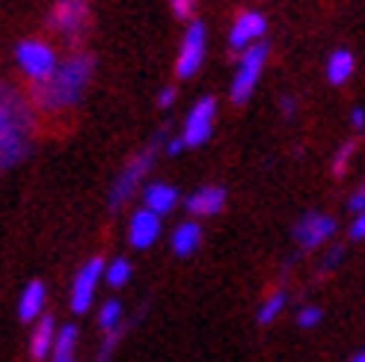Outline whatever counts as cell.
I'll use <instances>...</instances> for the list:
<instances>
[{
    "mask_svg": "<svg viewBox=\"0 0 365 362\" xmlns=\"http://www.w3.org/2000/svg\"><path fill=\"white\" fill-rule=\"evenodd\" d=\"M96 75V60L89 53H71L63 63H57V68L42 81V83H33V104L45 113H60L75 107L89 81Z\"/></svg>",
    "mask_w": 365,
    "mask_h": 362,
    "instance_id": "6da1fadb",
    "label": "cell"
},
{
    "mask_svg": "<svg viewBox=\"0 0 365 362\" xmlns=\"http://www.w3.org/2000/svg\"><path fill=\"white\" fill-rule=\"evenodd\" d=\"M33 110L15 86L0 83V172L21 164L30 152Z\"/></svg>",
    "mask_w": 365,
    "mask_h": 362,
    "instance_id": "7a4b0ae2",
    "label": "cell"
},
{
    "mask_svg": "<svg viewBox=\"0 0 365 362\" xmlns=\"http://www.w3.org/2000/svg\"><path fill=\"white\" fill-rule=\"evenodd\" d=\"M51 27L63 39L81 42L89 30V4L86 0H57L51 9Z\"/></svg>",
    "mask_w": 365,
    "mask_h": 362,
    "instance_id": "3957f363",
    "label": "cell"
},
{
    "mask_svg": "<svg viewBox=\"0 0 365 362\" xmlns=\"http://www.w3.org/2000/svg\"><path fill=\"white\" fill-rule=\"evenodd\" d=\"M264 63H267V45H250L241 53L238 71H235V81H232V101L235 104L250 101L255 83H259V78H262Z\"/></svg>",
    "mask_w": 365,
    "mask_h": 362,
    "instance_id": "277c9868",
    "label": "cell"
},
{
    "mask_svg": "<svg viewBox=\"0 0 365 362\" xmlns=\"http://www.w3.org/2000/svg\"><path fill=\"white\" fill-rule=\"evenodd\" d=\"M18 57V66H21V71L33 81V83H42L53 68H57V53H53V48L48 42H39V39H27L18 45L15 51Z\"/></svg>",
    "mask_w": 365,
    "mask_h": 362,
    "instance_id": "5b68a950",
    "label": "cell"
},
{
    "mask_svg": "<svg viewBox=\"0 0 365 362\" xmlns=\"http://www.w3.org/2000/svg\"><path fill=\"white\" fill-rule=\"evenodd\" d=\"M205 24L193 21L190 30L185 33V42H181V51H178V60H175V75L178 78H193L199 68H202V60H205Z\"/></svg>",
    "mask_w": 365,
    "mask_h": 362,
    "instance_id": "8992f818",
    "label": "cell"
},
{
    "mask_svg": "<svg viewBox=\"0 0 365 362\" xmlns=\"http://www.w3.org/2000/svg\"><path fill=\"white\" fill-rule=\"evenodd\" d=\"M152 167H155V149H145L143 155H137V157L131 160V164H128V167L122 170V175L116 178V185H113V196H110V205H113V208L125 205L128 199H131V196L137 193L143 175L149 172Z\"/></svg>",
    "mask_w": 365,
    "mask_h": 362,
    "instance_id": "52a82bcc",
    "label": "cell"
},
{
    "mask_svg": "<svg viewBox=\"0 0 365 362\" xmlns=\"http://www.w3.org/2000/svg\"><path fill=\"white\" fill-rule=\"evenodd\" d=\"M101 276H104V262L101 259L86 262L78 270V274H75V282H71V312H75V315L89 312V306H93V297H96V288H98V279Z\"/></svg>",
    "mask_w": 365,
    "mask_h": 362,
    "instance_id": "ba28073f",
    "label": "cell"
},
{
    "mask_svg": "<svg viewBox=\"0 0 365 362\" xmlns=\"http://www.w3.org/2000/svg\"><path fill=\"white\" fill-rule=\"evenodd\" d=\"M214 116H217V101L214 98H202L199 104H193V110L187 116V125H185V146H202L208 143L211 131H214Z\"/></svg>",
    "mask_w": 365,
    "mask_h": 362,
    "instance_id": "9c48e42d",
    "label": "cell"
},
{
    "mask_svg": "<svg viewBox=\"0 0 365 362\" xmlns=\"http://www.w3.org/2000/svg\"><path fill=\"white\" fill-rule=\"evenodd\" d=\"M336 220L330 214H306L303 220L294 226V238L303 249H312V247H321L324 241H330L336 234Z\"/></svg>",
    "mask_w": 365,
    "mask_h": 362,
    "instance_id": "30bf717a",
    "label": "cell"
},
{
    "mask_svg": "<svg viewBox=\"0 0 365 362\" xmlns=\"http://www.w3.org/2000/svg\"><path fill=\"white\" fill-rule=\"evenodd\" d=\"M160 229H163L160 217L152 214V211H145V208H140L131 217V223H128V241H131L134 249H149L160 238Z\"/></svg>",
    "mask_w": 365,
    "mask_h": 362,
    "instance_id": "8fae6325",
    "label": "cell"
},
{
    "mask_svg": "<svg viewBox=\"0 0 365 362\" xmlns=\"http://www.w3.org/2000/svg\"><path fill=\"white\" fill-rule=\"evenodd\" d=\"M264 30H267L264 15H259V12H241L238 21H235V27H232L229 45H232L235 51H247L255 39H262Z\"/></svg>",
    "mask_w": 365,
    "mask_h": 362,
    "instance_id": "7c38bea8",
    "label": "cell"
},
{
    "mask_svg": "<svg viewBox=\"0 0 365 362\" xmlns=\"http://www.w3.org/2000/svg\"><path fill=\"white\" fill-rule=\"evenodd\" d=\"M175 205H178V190H175L173 185L152 181V185L143 190V208L152 211V214H158V217L175 211Z\"/></svg>",
    "mask_w": 365,
    "mask_h": 362,
    "instance_id": "4fadbf2b",
    "label": "cell"
},
{
    "mask_svg": "<svg viewBox=\"0 0 365 362\" xmlns=\"http://www.w3.org/2000/svg\"><path fill=\"white\" fill-rule=\"evenodd\" d=\"M226 205V190L223 187H202L187 199V211L193 217H214Z\"/></svg>",
    "mask_w": 365,
    "mask_h": 362,
    "instance_id": "5bb4252c",
    "label": "cell"
},
{
    "mask_svg": "<svg viewBox=\"0 0 365 362\" xmlns=\"http://www.w3.org/2000/svg\"><path fill=\"white\" fill-rule=\"evenodd\" d=\"M53 336H57V321H53L51 315L36 318V330H33V338H30V356L36 362H42V359L51 356Z\"/></svg>",
    "mask_w": 365,
    "mask_h": 362,
    "instance_id": "9a60e30c",
    "label": "cell"
},
{
    "mask_svg": "<svg viewBox=\"0 0 365 362\" xmlns=\"http://www.w3.org/2000/svg\"><path fill=\"white\" fill-rule=\"evenodd\" d=\"M45 300H48V291H45V285L42 282H30L24 288V294H21V303H18V318H21L24 324L36 321V318H42L45 312Z\"/></svg>",
    "mask_w": 365,
    "mask_h": 362,
    "instance_id": "2e32d148",
    "label": "cell"
},
{
    "mask_svg": "<svg viewBox=\"0 0 365 362\" xmlns=\"http://www.w3.org/2000/svg\"><path fill=\"white\" fill-rule=\"evenodd\" d=\"M199 244H202V229H199V223H181V226H175V232H173L175 256H193V252L199 249Z\"/></svg>",
    "mask_w": 365,
    "mask_h": 362,
    "instance_id": "e0dca14e",
    "label": "cell"
},
{
    "mask_svg": "<svg viewBox=\"0 0 365 362\" xmlns=\"http://www.w3.org/2000/svg\"><path fill=\"white\" fill-rule=\"evenodd\" d=\"M75 341H78V327L75 324H66L53 336V348H51V359L53 362H75Z\"/></svg>",
    "mask_w": 365,
    "mask_h": 362,
    "instance_id": "ac0fdd59",
    "label": "cell"
},
{
    "mask_svg": "<svg viewBox=\"0 0 365 362\" xmlns=\"http://www.w3.org/2000/svg\"><path fill=\"white\" fill-rule=\"evenodd\" d=\"M354 68H356L354 53H351V51H336L333 57H330V66H327V78H330V83L341 86V83L351 81Z\"/></svg>",
    "mask_w": 365,
    "mask_h": 362,
    "instance_id": "d6986e66",
    "label": "cell"
},
{
    "mask_svg": "<svg viewBox=\"0 0 365 362\" xmlns=\"http://www.w3.org/2000/svg\"><path fill=\"white\" fill-rule=\"evenodd\" d=\"M98 327H101L104 333L122 327V303H119V300H107L101 309H98Z\"/></svg>",
    "mask_w": 365,
    "mask_h": 362,
    "instance_id": "ffe728a7",
    "label": "cell"
},
{
    "mask_svg": "<svg viewBox=\"0 0 365 362\" xmlns=\"http://www.w3.org/2000/svg\"><path fill=\"white\" fill-rule=\"evenodd\" d=\"M104 279L110 282L113 288L128 285V279H131V262H128V259H116L110 267L104 264Z\"/></svg>",
    "mask_w": 365,
    "mask_h": 362,
    "instance_id": "44dd1931",
    "label": "cell"
},
{
    "mask_svg": "<svg viewBox=\"0 0 365 362\" xmlns=\"http://www.w3.org/2000/svg\"><path fill=\"white\" fill-rule=\"evenodd\" d=\"M285 309V294L277 291V294H270L264 303H262V309H259V324H273L279 318V312Z\"/></svg>",
    "mask_w": 365,
    "mask_h": 362,
    "instance_id": "7402d4cb",
    "label": "cell"
},
{
    "mask_svg": "<svg viewBox=\"0 0 365 362\" xmlns=\"http://www.w3.org/2000/svg\"><path fill=\"white\" fill-rule=\"evenodd\" d=\"M354 152H356V143H354V140H348V143H344V146L336 152V160H333V172H336V175H344V172H348Z\"/></svg>",
    "mask_w": 365,
    "mask_h": 362,
    "instance_id": "603a6c76",
    "label": "cell"
},
{
    "mask_svg": "<svg viewBox=\"0 0 365 362\" xmlns=\"http://www.w3.org/2000/svg\"><path fill=\"white\" fill-rule=\"evenodd\" d=\"M119 338H122V327H116V330L107 333L104 345H101V353H98V362H110V356H113V351H116V345H119Z\"/></svg>",
    "mask_w": 365,
    "mask_h": 362,
    "instance_id": "cb8c5ba5",
    "label": "cell"
},
{
    "mask_svg": "<svg viewBox=\"0 0 365 362\" xmlns=\"http://www.w3.org/2000/svg\"><path fill=\"white\" fill-rule=\"evenodd\" d=\"M297 324L303 330L318 327V324H321V309H318V306H306V309H300V315H297Z\"/></svg>",
    "mask_w": 365,
    "mask_h": 362,
    "instance_id": "d4e9b609",
    "label": "cell"
},
{
    "mask_svg": "<svg viewBox=\"0 0 365 362\" xmlns=\"http://www.w3.org/2000/svg\"><path fill=\"white\" fill-rule=\"evenodd\" d=\"M199 0H170V6L175 12V18H193V9H196Z\"/></svg>",
    "mask_w": 365,
    "mask_h": 362,
    "instance_id": "484cf974",
    "label": "cell"
},
{
    "mask_svg": "<svg viewBox=\"0 0 365 362\" xmlns=\"http://www.w3.org/2000/svg\"><path fill=\"white\" fill-rule=\"evenodd\" d=\"M362 238H365V217L356 214V220L351 226V241H362Z\"/></svg>",
    "mask_w": 365,
    "mask_h": 362,
    "instance_id": "4316f807",
    "label": "cell"
},
{
    "mask_svg": "<svg viewBox=\"0 0 365 362\" xmlns=\"http://www.w3.org/2000/svg\"><path fill=\"white\" fill-rule=\"evenodd\" d=\"M362 208H365V193L356 190L354 199H351V211H354V214H362Z\"/></svg>",
    "mask_w": 365,
    "mask_h": 362,
    "instance_id": "83f0119b",
    "label": "cell"
},
{
    "mask_svg": "<svg viewBox=\"0 0 365 362\" xmlns=\"http://www.w3.org/2000/svg\"><path fill=\"white\" fill-rule=\"evenodd\" d=\"M175 101V89H163L160 93V107H170Z\"/></svg>",
    "mask_w": 365,
    "mask_h": 362,
    "instance_id": "f1b7e54d",
    "label": "cell"
},
{
    "mask_svg": "<svg viewBox=\"0 0 365 362\" xmlns=\"http://www.w3.org/2000/svg\"><path fill=\"white\" fill-rule=\"evenodd\" d=\"M181 149H185V140H173L170 146H167V152H170V155H181Z\"/></svg>",
    "mask_w": 365,
    "mask_h": 362,
    "instance_id": "f546056e",
    "label": "cell"
},
{
    "mask_svg": "<svg viewBox=\"0 0 365 362\" xmlns=\"http://www.w3.org/2000/svg\"><path fill=\"white\" fill-rule=\"evenodd\" d=\"M362 122H365V113H362V107H359V110H354V128H362Z\"/></svg>",
    "mask_w": 365,
    "mask_h": 362,
    "instance_id": "4dcf8cb0",
    "label": "cell"
},
{
    "mask_svg": "<svg viewBox=\"0 0 365 362\" xmlns=\"http://www.w3.org/2000/svg\"><path fill=\"white\" fill-rule=\"evenodd\" d=\"M351 362H365V353H362V351H359V353H356V356H354V359H351Z\"/></svg>",
    "mask_w": 365,
    "mask_h": 362,
    "instance_id": "1f68e13d",
    "label": "cell"
}]
</instances>
